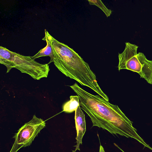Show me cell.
I'll list each match as a JSON object with an SVG mask.
<instances>
[{
  "instance_id": "obj_7",
  "label": "cell",
  "mask_w": 152,
  "mask_h": 152,
  "mask_svg": "<svg viewBox=\"0 0 152 152\" xmlns=\"http://www.w3.org/2000/svg\"><path fill=\"white\" fill-rule=\"evenodd\" d=\"M70 100L66 102L63 106V111L66 113H70L75 111L80 106L79 97L78 96H71Z\"/></svg>"
},
{
  "instance_id": "obj_4",
  "label": "cell",
  "mask_w": 152,
  "mask_h": 152,
  "mask_svg": "<svg viewBox=\"0 0 152 152\" xmlns=\"http://www.w3.org/2000/svg\"><path fill=\"white\" fill-rule=\"evenodd\" d=\"M138 46L125 42L124 51L118 53L119 71L126 69L137 73L141 78L152 84V60L148 59L144 54L137 53Z\"/></svg>"
},
{
  "instance_id": "obj_8",
  "label": "cell",
  "mask_w": 152,
  "mask_h": 152,
  "mask_svg": "<svg viewBox=\"0 0 152 152\" xmlns=\"http://www.w3.org/2000/svg\"><path fill=\"white\" fill-rule=\"evenodd\" d=\"M42 40L45 41L46 42L47 45L46 47L40 50L39 52L31 58L34 60L35 59L40 57L45 56H49L50 58V61L48 64L53 62V54L52 47L48 40L44 37Z\"/></svg>"
},
{
  "instance_id": "obj_5",
  "label": "cell",
  "mask_w": 152,
  "mask_h": 152,
  "mask_svg": "<svg viewBox=\"0 0 152 152\" xmlns=\"http://www.w3.org/2000/svg\"><path fill=\"white\" fill-rule=\"evenodd\" d=\"M45 126V122L35 115L29 122L22 126L13 138L15 141L10 152H17L22 147L30 145L40 131Z\"/></svg>"
},
{
  "instance_id": "obj_9",
  "label": "cell",
  "mask_w": 152,
  "mask_h": 152,
  "mask_svg": "<svg viewBox=\"0 0 152 152\" xmlns=\"http://www.w3.org/2000/svg\"><path fill=\"white\" fill-rule=\"evenodd\" d=\"M90 5H95L105 13L106 17H108L111 14L112 10L108 9L100 0H88Z\"/></svg>"
},
{
  "instance_id": "obj_6",
  "label": "cell",
  "mask_w": 152,
  "mask_h": 152,
  "mask_svg": "<svg viewBox=\"0 0 152 152\" xmlns=\"http://www.w3.org/2000/svg\"><path fill=\"white\" fill-rule=\"evenodd\" d=\"M75 119L77 131V144L75 150L72 151L73 152H75L77 150L80 151V145L82 144L83 138L86 131L85 115L80 106H78L75 111Z\"/></svg>"
},
{
  "instance_id": "obj_10",
  "label": "cell",
  "mask_w": 152,
  "mask_h": 152,
  "mask_svg": "<svg viewBox=\"0 0 152 152\" xmlns=\"http://www.w3.org/2000/svg\"><path fill=\"white\" fill-rule=\"evenodd\" d=\"M99 152H105L103 147L101 145L100 146Z\"/></svg>"
},
{
  "instance_id": "obj_1",
  "label": "cell",
  "mask_w": 152,
  "mask_h": 152,
  "mask_svg": "<svg viewBox=\"0 0 152 152\" xmlns=\"http://www.w3.org/2000/svg\"><path fill=\"white\" fill-rule=\"evenodd\" d=\"M70 87L78 96L80 106L90 117L93 126L102 128L112 134L133 138L144 148L152 151V148L138 134L132 122L117 105L110 103L99 95L90 93L76 83Z\"/></svg>"
},
{
  "instance_id": "obj_2",
  "label": "cell",
  "mask_w": 152,
  "mask_h": 152,
  "mask_svg": "<svg viewBox=\"0 0 152 152\" xmlns=\"http://www.w3.org/2000/svg\"><path fill=\"white\" fill-rule=\"evenodd\" d=\"M44 37L48 40L52 48L53 62L58 70L66 76L91 88L109 101L108 97L100 88L96 76L88 64L73 49L56 39L46 29Z\"/></svg>"
},
{
  "instance_id": "obj_11",
  "label": "cell",
  "mask_w": 152,
  "mask_h": 152,
  "mask_svg": "<svg viewBox=\"0 0 152 152\" xmlns=\"http://www.w3.org/2000/svg\"><path fill=\"white\" fill-rule=\"evenodd\" d=\"M119 149L121 150L123 152H124L123 151L121 148H119Z\"/></svg>"
},
{
  "instance_id": "obj_3",
  "label": "cell",
  "mask_w": 152,
  "mask_h": 152,
  "mask_svg": "<svg viewBox=\"0 0 152 152\" xmlns=\"http://www.w3.org/2000/svg\"><path fill=\"white\" fill-rule=\"evenodd\" d=\"M0 63L6 66L7 73L15 68L37 80L47 77L50 71L48 64H40L31 56L20 55L1 46L0 47Z\"/></svg>"
}]
</instances>
